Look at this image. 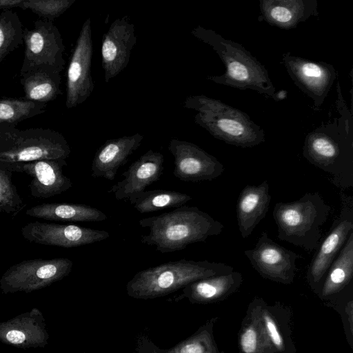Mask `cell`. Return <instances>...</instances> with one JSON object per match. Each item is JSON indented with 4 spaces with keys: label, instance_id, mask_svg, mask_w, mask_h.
<instances>
[{
    "label": "cell",
    "instance_id": "cell-1",
    "mask_svg": "<svg viewBox=\"0 0 353 353\" xmlns=\"http://www.w3.org/2000/svg\"><path fill=\"white\" fill-rule=\"evenodd\" d=\"M336 102L339 116L309 132L303 156L312 165L331 176V182L345 190L353 187V120L337 83Z\"/></svg>",
    "mask_w": 353,
    "mask_h": 353
},
{
    "label": "cell",
    "instance_id": "cell-2",
    "mask_svg": "<svg viewBox=\"0 0 353 353\" xmlns=\"http://www.w3.org/2000/svg\"><path fill=\"white\" fill-rule=\"evenodd\" d=\"M149 233L141 239L143 244L157 251L169 253L184 250L192 243L204 242L217 236L224 225L196 206L182 205L174 210L139 220Z\"/></svg>",
    "mask_w": 353,
    "mask_h": 353
},
{
    "label": "cell",
    "instance_id": "cell-3",
    "mask_svg": "<svg viewBox=\"0 0 353 353\" xmlns=\"http://www.w3.org/2000/svg\"><path fill=\"white\" fill-rule=\"evenodd\" d=\"M191 34L210 46L225 67L223 74L208 76L207 79L239 90H252L275 101L276 88L268 71L241 44L201 26L194 28Z\"/></svg>",
    "mask_w": 353,
    "mask_h": 353
},
{
    "label": "cell",
    "instance_id": "cell-4",
    "mask_svg": "<svg viewBox=\"0 0 353 353\" xmlns=\"http://www.w3.org/2000/svg\"><path fill=\"white\" fill-rule=\"evenodd\" d=\"M233 271L232 266L221 262L168 261L137 272L128 282L126 291L134 299H152L166 296L197 280Z\"/></svg>",
    "mask_w": 353,
    "mask_h": 353
},
{
    "label": "cell",
    "instance_id": "cell-5",
    "mask_svg": "<svg viewBox=\"0 0 353 353\" xmlns=\"http://www.w3.org/2000/svg\"><path fill=\"white\" fill-rule=\"evenodd\" d=\"M196 111L194 122L214 138L241 148H250L265 141L263 129L245 112L204 94L192 95L183 103Z\"/></svg>",
    "mask_w": 353,
    "mask_h": 353
},
{
    "label": "cell",
    "instance_id": "cell-6",
    "mask_svg": "<svg viewBox=\"0 0 353 353\" xmlns=\"http://www.w3.org/2000/svg\"><path fill=\"white\" fill-rule=\"evenodd\" d=\"M331 210L318 192H306L294 201L276 203L272 216L277 238L307 252L316 250L321 239V226Z\"/></svg>",
    "mask_w": 353,
    "mask_h": 353
},
{
    "label": "cell",
    "instance_id": "cell-7",
    "mask_svg": "<svg viewBox=\"0 0 353 353\" xmlns=\"http://www.w3.org/2000/svg\"><path fill=\"white\" fill-rule=\"evenodd\" d=\"M71 150L59 132L43 128L19 130L0 125V165L9 166L41 159H65Z\"/></svg>",
    "mask_w": 353,
    "mask_h": 353
},
{
    "label": "cell",
    "instance_id": "cell-8",
    "mask_svg": "<svg viewBox=\"0 0 353 353\" xmlns=\"http://www.w3.org/2000/svg\"><path fill=\"white\" fill-rule=\"evenodd\" d=\"M72 265V261L65 257L24 260L5 271L0 279V290L6 294L41 290L67 276Z\"/></svg>",
    "mask_w": 353,
    "mask_h": 353
},
{
    "label": "cell",
    "instance_id": "cell-9",
    "mask_svg": "<svg viewBox=\"0 0 353 353\" xmlns=\"http://www.w3.org/2000/svg\"><path fill=\"white\" fill-rule=\"evenodd\" d=\"M24 58L20 74L43 68L59 73L63 70L65 47L61 34L53 21L38 19L32 28H23Z\"/></svg>",
    "mask_w": 353,
    "mask_h": 353
},
{
    "label": "cell",
    "instance_id": "cell-10",
    "mask_svg": "<svg viewBox=\"0 0 353 353\" xmlns=\"http://www.w3.org/2000/svg\"><path fill=\"white\" fill-rule=\"evenodd\" d=\"M340 214L312 258L307 271V280L315 291L321 289L326 274L350 234L353 232V197L341 192Z\"/></svg>",
    "mask_w": 353,
    "mask_h": 353
},
{
    "label": "cell",
    "instance_id": "cell-11",
    "mask_svg": "<svg viewBox=\"0 0 353 353\" xmlns=\"http://www.w3.org/2000/svg\"><path fill=\"white\" fill-rule=\"evenodd\" d=\"M92 21L88 17L82 25L67 70L65 106L68 109L83 103L92 93Z\"/></svg>",
    "mask_w": 353,
    "mask_h": 353
},
{
    "label": "cell",
    "instance_id": "cell-12",
    "mask_svg": "<svg viewBox=\"0 0 353 353\" xmlns=\"http://www.w3.org/2000/svg\"><path fill=\"white\" fill-rule=\"evenodd\" d=\"M281 63L294 83L312 100L314 109L319 111L336 79L334 67L324 61L292 55L289 52L283 54Z\"/></svg>",
    "mask_w": 353,
    "mask_h": 353
},
{
    "label": "cell",
    "instance_id": "cell-13",
    "mask_svg": "<svg viewBox=\"0 0 353 353\" xmlns=\"http://www.w3.org/2000/svg\"><path fill=\"white\" fill-rule=\"evenodd\" d=\"M244 254L252 268L264 279L283 284L293 282L297 271L296 260L302 256L274 242L263 232L252 249Z\"/></svg>",
    "mask_w": 353,
    "mask_h": 353
},
{
    "label": "cell",
    "instance_id": "cell-14",
    "mask_svg": "<svg viewBox=\"0 0 353 353\" xmlns=\"http://www.w3.org/2000/svg\"><path fill=\"white\" fill-rule=\"evenodd\" d=\"M26 241L43 245L74 248L99 242L110 236L109 232L74 224L34 221L21 229Z\"/></svg>",
    "mask_w": 353,
    "mask_h": 353
},
{
    "label": "cell",
    "instance_id": "cell-15",
    "mask_svg": "<svg viewBox=\"0 0 353 353\" xmlns=\"http://www.w3.org/2000/svg\"><path fill=\"white\" fill-rule=\"evenodd\" d=\"M168 150L174 159V176L180 181H212L222 174L223 165L197 145L172 138Z\"/></svg>",
    "mask_w": 353,
    "mask_h": 353
},
{
    "label": "cell",
    "instance_id": "cell-16",
    "mask_svg": "<svg viewBox=\"0 0 353 353\" xmlns=\"http://www.w3.org/2000/svg\"><path fill=\"white\" fill-rule=\"evenodd\" d=\"M136 42L134 25L126 16L115 19L110 24L103 34L101 48L105 83L127 67Z\"/></svg>",
    "mask_w": 353,
    "mask_h": 353
},
{
    "label": "cell",
    "instance_id": "cell-17",
    "mask_svg": "<svg viewBox=\"0 0 353 353\" xmlns=\"http://www.w3.org/2000/svg\"><path fill=\"white\" fill-rule=\"evenodd\" d=\"M65 159H41L9 165L12 172H23L31 178L30 194L37 199H48L66 192L72 186L63 171Z\"/></svg>",
    "mask_w": 353,
    "mask_h": 353
},
{
    "label": "cell",
    "instance_id": "cell-18",
    "mask_svg": "<svg viewBox=\"0 0 353 353\" xmlns=\"http://www.w3.org/2000/svg\"><path fill=\"white\" fill-rule=\"evenodd\" d=\"M50 336L46 319L38 308L0 322V342L21 349L43 347Z\"/></svg>",
    "mask_w": 353,
    "mask_h": 353
},
{
    "label": "cell",
    "instance_id": "cell-19",
    "mask_svg": "<svg viewBox=\"0 0 353 353\" xmlns=\"http://www.w3.org/2000/svg\"><path fill=\"white\" fill-rule=\"evenodd\" d=\"M164 169V157L158 151L149 150L133 162L121 174L123 179L108 191L117 200H127L132 194L143 192L159 180Z\"/></svg>",
    "mask_w": 353,
    "mask_h": 353
},
{
    "label": "cell",
    "instance_id": "cell-20",
    "mask_svg": "<svg viewBox=\"0 0 353 353\" xmlns=\"http://www.w3.org/2000/svg\"><path fill=\"white\" fill-rule=\"evenodd\" d=\"M143 139L142 134L136 133L106 140L95 152L91 165V176L113 181L119 168L127 163Z\"/></svg>",
    "mask_w": 353,
    "mask_h": 353
},
{
    "label": "cell",
    "instance_id": "cell-21",
    "mask_svg": "<svg viewBox=\"0 0 353 353\" xmlns=\"http://www.w3.org/2000/svg\"><path fill=\"white\" fill-rule=\"evenodd\" d=\"M317 8L316 0H261L258 20L290 30L311 17H317Z\"/></svg>",
    "mask_w": 353,
    "mask_h": 353
},
{
    "label": "cell",
    "instance_id": "cell-22",
    "mask_svg": "<svg viewBox=\"0 0 353 353\" xmlns=\"http://www.w3.org/2000/svg\"><path fill=\"white\" fill-rule=\"evenodd\" d=\"M271 202L267 180L259 185H247L241 190L236 205V219L243 239L248 238L266 215Z\"/></svg>",
    "mask_w": 353,
    "mask_h": 353
},
{
    "label": "cell",
    "instance_id": "cell-23",
    "mask_svg": "<svg viewBox=\"0 0 353 353\" xmlns=\"http://www.w3.org/2000/svg\"><path fill=\"white\" fill-rule=\"evenodd\" d=\"M242 282L243 276L239 272L209 276L185 286L178 299H187L192 303L214 302L237 290Z\"/></svg>",
    "mask_w": 353,
    "mask_h": 353
},
{
    "label": "cell",
    "instance_id": "cell-24",
    "mask_svg": "<svg viewBox=\"0 0 353 353\" xmlns=\"http://www.w3.org/2000/svg\"><path fill=\"white\" fill-rule=\"evenodd\" d=\"M26 214L49 221L72 222H97L108 219L106 214L97 208L84 204L64 203L34 205L28 209Z\"/></svg>",
    "mask_w": 353,
    "mask_h": 353
},
{
    "label": "cell",
    "instance_id": "cell-25",
    "mask_svg": "<svg viewBox=\"0 0 353 353\" xmlns=\"http://www.w3.org/2000/svg\"><path fill=\"white\" fill-rule=\"evenodd\" d=\"M20 82L25 99L46 103L54 100L61 94V73L38 68L20 74Z\"/></svg>",
    "mask_w": 353,
    "mask_h": 353
},
{
    "label": "cell",
    "instance_id": "cell-26",
    "mask_svg": "<svg viewBox=\"0 0 353 353\" xmlns=\"http://www.w3.org/2000/svg\"><path fill=\"white\" fill-rule=\"evenodd\" d=\"M209 325L200 327L193 335L164 350L155 345L147 336H141L137 344V353H218L212 340Z\"/></svg>",
    "mask_w": 353,
    "mask_h": 353
},
{
    "label": "cell",
    "instance_id": "cell-27",
    "mask_svg": "<svg viewBox=\"0 0 353 353\" xmlns=\"http://www.w3.org/2000/svg\"><path fill=\"white\" fill-rule=\"evenodd\" d=\"M353 275V232L335 258L326 274L321 289L322 296L336 294L346 287Z\"/></svg>",
    "mask_w": 353,
    "mask_h": 353
},
{
    "label": "cell",
    "instance_id": "cell-28",
    "mask_svg": "<svg viewBox=\"0 0 353 353\" xmlns=\"http://www.w3.org/2000/svg\"><path fill=\"white\" fill-rule=\"evenodd\" d=\"M127 200L136 210L144 214L181 207L192 200V197L174 190H154L133 194Z\"/></svg>",
    "mask_w": 353,
    "mask_h": 353
},
{
    "label": "cell",
    "instance_id": "cell-29",
    "mask_svg": "<svg viewBox=\"0 0 353 353\" xmlns=\"http://www.w3.org/2000/svg\"><path fill=\"white\" fill-rule=\"evenodd\" d=\"M46 103L14 98L0 99V125L17 123L46 112Z\"/></svg>",
    "mask_w": 353,
    "mask_h": 353
},
{
    "label": "cell",
    "instance_id": "cell-30",
    "mask_svg": "<svg viewBox=\"0 0 353 353\" xmlns=\"http://www.w3.org/2000/svg\"><path fill=\"white\" fill-rule=\"evenodd\" d=\"M23 28L18 14L12 10L0 13V63L23 43Z\"/></svg>",
    "mask_w": 353,
    "mask_h": 353
},
{
    "label": "cell",
    "instance_id": "cell-31",
    "mask_svg": "<svg viewBox=\"0 0 353 353\" xmlns=\"http://www.w3.org/2000/svg\"><path fill=\"white\" fill-rule=\"evenodd\" d=\"M13 173L0 165V213L12 218L22 212L27 205L13 182Z\"/></svg>",
    "mask_w": 353,
    "mask_h": 353
},
{
    "label": "cell",
    "instance_id": "cell-32",
    "mask_svg": "<svg viewBox=\"0 0 353 353\" xmlns=\"http://www.w3.org/2000/svg\"><path fill=\"white\" fill-rule=\"evenodd\" d=\"M76 0H23L19 8L29 10L43 18L53 21L63 14Z\"/></svg>",
    "mask_w": 353,
    "mask_h": 353
},
{
    "label": "cell",
    "instance_id": "cell-33",
    "mask_svg": "<svg viewBox=\"0 0 353 353\" xmlns=\"http://www.w3.org/2000/svg\"><path fill=\"white\" fill-rule=\"evenodd\" d=\"M253 322L244 327L240 336V346L243 353H260L265 344V336H268L261 318L259 325Z\"/></svg>",
    "mask_w": 353,
    "mask_h": 353
},
{
    "label": "cell",
    "instance_id": "cell-34",
    "mask_svg": "<svg viewBox=\"0 0 353 353\" xmlns=\"http://www.w3.org/2000/svg\"><path fill=\"white\" fill-rule=\"evenodd\" d=\"M261 320L267 336L279 350H284V341L274 319L267 311L261 313Z\"/></svg>",
    "mask_w": 353,
    "mask_h": 353
},
{
    "label": "cell",
    "instance_id": "cell-35",
    "mask_svg": "<svg viewBox=\"0 0 353 353\" xmlns=\"http://www.w3.org/2000/svg\"><path fill=\"white\" fill-rule=\"evenodd\" d=\"M23 0H0V9L11 10L12 8H19Z\"/></svg>",
    "mask_w": 353,
    "mask_h": 353
},
{
    "label": "cell",
    "instance_id": "cell-36",
    "mask_svg": "<svg viewBox=\"0 0 353 353\" xmlns=\"http://www.w3.org/2000/svg\"><path fill=\"white\" fill-rule=\"evenodd\" d=\"M287 95V92L285 90H279L278 92H276L275 93V101H278L280 100H283L285 98Z\"/></svg>",
    "mask_w": 353,
    "mask_h": 353
},
{
    "label": "cell",
    "instance_id": "cell-37",
    "mask_svg": "<svg viewBox=\"0 0 353 353\" xmlns=\"http://www.w3.org/2000/svg\"></svg>",
    "mask_w": 353,
    "mask_h": 353
}]
</instances>
